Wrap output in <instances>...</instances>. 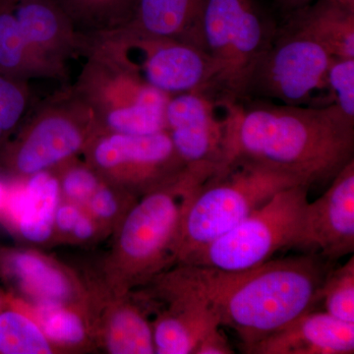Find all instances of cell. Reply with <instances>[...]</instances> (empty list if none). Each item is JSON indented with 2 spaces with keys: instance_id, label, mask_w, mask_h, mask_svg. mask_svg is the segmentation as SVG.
<instances>
[{
  "instance_id": "cell-29",
  "label": "cell",
  "mask_w": 354,
  "mask_h": 354,
  "mask_svg": "<svg viewBox=\"0 0 354 354\" xmlns=\"http://www.w3.org/2000/svg\"><path fill=\"white\" fill-rule=\"evenodd\" d=\"M59 184L65 196L82 202L90 199L100 187L99 176L92 167L73 165L64 171Z\"/></svg>"
},
{
  "instance_id": "cell-19",
  "label": "cell",
  "mask_w": 354,
  "mask_h": 354,
  "mask_svg": "<svg viewBox=\"0 0 354 354\" xmlns=\"http://www.w3.org/2000/svg\"><path fill=\"white\" fill-rule=\"evenodd\" d=\"M171 298V308L158 317L153 326L155 353L194 354L209 330L221 326L195 302L181 297Z\"/></svg>"
},
{
  "instance_id": "cell-15",
  "label": "cell",
  "mask_w": 354,
  "mask_h": 354,
  "mask_svg": "<svg viewBox=\"0 0 354 354\" xmlns=\"http://www.w3.org/2000/svg\"><path fill=\"white\" fill-rule=\"evenodd\" d=\"M26 38L44 55L67 67V62L85 55L91 37L77 31L55 0L9 1Z\"/></svg>"
},
{
  "instance_id": "cell-3",
  "label": "cell",
  "mask_w": 354,
  "mask_h": 354,
  "mask_svg": "<svg viewBox=\"0 0 354 354\" xmlns=\"http://www.w3.org/2000/svg\"><path fill=\"white\" fill-rule=\"evenodd\" d=\"M304 181L234 158L218 167L191 193L184 209L176 260L232 230L279 191Z\"/></svg>"
},
{
  "instance_id": "cell-33",
  "label": "cell",
  "mask_w": 354,
  "mask_h": 354,
  "mask_svg": "<svg viewBox=\"0 0 354 354\" xmlns=\"http://www.w3.org/2000/svg\"><path fill=\"white\" fill-rule=\"evenodd\" d=\"M95 232V225L93 221L88 216L81 215L79 220L77 221L76 225L72 230V234L76 239L80 241H86L93 236Z\"/></svg>"
},
{
  "instance_id": "cell-37",
  "label": "cell",
  "mask_w": 354,
  "mask_h": 354,
  "mask_svg": "<svg viewBox=\"0 0 354 354\" xmlns=\"http://www.w3.org/2000/svg\"><path fill=\"white\" fill-rule=\"evenodd\" d=\"M1 198H2V189H1V186H0V201H1Z\"/></svg>"
},
{
  "instance_id": "cell-4",
  "label": "cell",
  "mask_w": 354,
  "mask_h": 354,
  "mask_svg": "<svg viewBox=\"0 0 354 354\" xmlns=\"http://www.w3.org/2000/svg\"><path fill=\"white\" fill-rule=\"evenodd\" d=\"M85 57L87 62L73 88L92 109L99 133L165 131L169 95L145 82L95 36H91Z\"/></svg>"
},
{
  "instance_id": "cell-12",
  "label": "cell",
  "mask_w": 354,
  "mask_h": 354,
  "mask_svg": "<svg viewBox=\"0 0 354 354\" xmlns=\"http://www.w3.org/2000/svg\"><path fill=\"white\" fill-rule=\"evenodd\" d=\"M221 106L218 100L204 92L169 97L165 130L188 167L216 171L227 160V124Z\"/></svg>"
},
{
  "instance_id": "cell-23",
  "label": "cell",
  "mask_w": 354,
  "mask_h": 354,
  "mask_svg": "<svg viewBox=\"0 0 354 354\" xmlns=\"http://www.w3.org/2000/svg\"><path fill=\"white\" fill-rule=\"evenodd\" d=\"M12 267L23 285L41 302L62 304L71 295V286L64 274L35 254H17Z\"/></svg>"
},
{
  "instance_id": "cell-6",
  "label": "cell",
  "mask_w": 354,
  "mask_h": 354,
  "mask_svg": "<svg viewBox=\"0 0 354 354\" xmlns=\"http://www.w3.org/2000/svg\"><path fill=\"white\" fill-rule=\"evenodd\" d=\"M213 172L188 167L176 180L146 193L133 205L120 235V255L129 278L153 276L171 259L169 252L176 260L186 203Z\"/></svg>"
},
{
  "instance_id": "cell-21",
  "label": "cell",
  "mask_w": 354,
  "mask_h": 354,
  "mask_svg": "<svg viewBox=\"0 0 354 354\" xmlns=\"http://www.w3.org/2000/svg\"><path fill=\"white\" fill-rule=\"evenodd\" d=\"M81 34H104L127 26L137 0H55Z\"/></svg>"
},
{
  "instance_id": "cell-26",
  "label": "cell",
  "mask_w": 354,
  "mask_h": 354,
  "mask_svg": "<svg viewBox=\"0 0 354 354\" xmlns=\"http://www.w3.org/2000/svg\"><path fill=\"white\" fill-rule=\"evenodd\" d=\"M39 321L41 329L48 341L77 344L85 339L83 321L74 312L62 308V304L41 302Z\"/></svg>"
},
{
  "instance_id": "cell-24",
  "label": "cell",
  "mask_w": 354,
  "mask_h": 354,
  "mask_svg": "<svg viewBox=\"0 0 354 354\" xmlns=\"http://www.w3.org/2000/svg\"><path fill=\"white\" fill-rule=\"evenodd\" d=\"M0 353L48 354L50 344L41 327L18 312L0 314Z\"/></svg>"
},
{
  "instance_id": "cell-20",
  "label": "cell",
  "mask_w": 354,
  "mask_h": 354,
  "mask_svg": "<svg viewBox=\"0 0 354 354\" xmlns=\"http://www.w3.org/2000/svg\"><path fill=\"white\" fill-rule=\"evenodd\" d=\"M59 193V180L46 171L30 176L25 189L16 196L13 209L19 218L21 234L27 241L41 243L50 239Z\"/></svg>"
},
{
  "instance_id": "cell-28",
  "label": "cell",
  "mask_w": 354,
  "mask_h": 354,
  "mask_svg": "<svg viewBox=\"0 0 354 354\" xmlns=\"http://www.w3.org/2000/svg\"><path fill=\"white\" fill-rule=\"evenodd\" d=\"M333 104L354 120V58H333L328 71Z\"/></svg>"
},
{
  "instance_id": "cell-7",
  "label": "cell",
  "mask_w": 354,
  "mask_h": 354,
  "mask_svg": "<svg viewBox=\"0 0 354 354\" xmlns=\"http://www.w3.org/2000/svg\"><path fill=\"white\" fill-rule=\"evenodd\" d=\"M278 27L256 0H205V50L218 68L211 94L215 99H239L247 73L271 43Z\"/></svg>"
},
{
  "instance_id": "cell-31",
  "label": "cell",
  "mask_w": 354,
  "mask_h": 354,
  "mask_svg": "<svg viewBox=\"0 0 354 354\" xmlns=\"http://www.w3.org/2000/svg\"><path fill=\"white\" fill-rule=\"evenodd\" d=\"M230 342L221 330V327L213 328L203 337L198 344L194 354H232Z\"/></svg>"
},
{
  "instance_id": "cell-14",
  "label": "cell",
  "mask_w": 354,
  "mask_h": 354,
  "mask_svg": "<svg viewBox=\"0 0 354 354\" xmlns=\"http://www.w3.org/2000/svg\"><path fill=\"white\" fill-rule=\"evenodd\" d=\"M241 349L248 354H353L354 323L311 310Z\"/></svg>"
},
{
  "instance_id": "cell-34",
  "label": "cell",
  "mask_w": 354,
  "mask_h": 354,
  "mask_svg": "<svg viewBox=\"0 0 354 354\" xmlns=\"http://www.w3.org/2000/svg\"><path fill=\"white\" fill-rule=\"evenodd\" d=\"M281 10L285 14L297 10L298 8L308 6L313 0H277Z\"/></svg>"
},
{
  "instance_id": "cell-11",
  "label": "cell",
  "mask_w": 354,
  "mask_h": 354,
  "mask_svg": "<svg viewBox=\"0 0 354 354\" xmlns=\"http://www.w3.org/2000/svg\"><path fill=\"white\" fill-rule=\"evenodd\" d=\"M85 150L97 174L145 194L176 180L188 169L167 130L149 135L97 133Z\"/></svg>"
},
{
  "instance_id": "cell-16",
  "label": "cell",
  "mask_w": 354,
  "mask_h": 354,
  "mask_svg": "<svg viewBox=\"0 0 354 354\" xmlns=\"http://www.w3.org/2000/svg\"><path fill=\"white\" fill-rule=\"evenodd\" d=\"M204 3L205 0H137L131 20L120 29L143 36L176 39L205 50Z\"/></svg>"
},
{
  "instance_id": "cell-17",
  "label": "cell",
  "mask_w": 354,
  "mask_h": 354,
  "mask_svg": "<svg viewBox=\"0 0 354 354\" xmlns=\"http://www.w3.org/2000/svg\"><path fill=\"white\" fill-rule=\"evenodd\" d=\"M288 27L304 32L335 58H354V7L339 0H313L286 14Z\"/></svg>"
},
{
  "instance_id": "cell-32",
  "label": "cell",
  "mask_w": 354,
  "mask_h": 354,
  "mask_svg": "<svg viewBox=\"0 0 354 354\" xmlns=\"http://www.w3.org/2000/svg\"><path fill=\"white\" fill-rule=\"evenodd\" d=\"M82 213L72 204H65L57 207L55 212V225L64 232H72L74 225Z\"/></svg>"
},
{
  "instance_id": "cell-25",
  "label": "cell",
  "mask_w": 354,
  "mask_h": 354,
  "mask_svg": "<svg viewBox=\"0 0 354 354\" xmlns=\"http://www.w3.org/2000/svg\"><path fill=\"white\" fill-rule=\"evenodd\" d=\"M326 313L354 323V257L351 256L342 267L328 272L320 290Z\"/></svg>"
},
{
  "instance_id": "cell-27",
  "label": "cell",
  "mask_w": 354,
  "mask_h": 354,
  "mask_svg": "<svg viewBox=\"0 0 354 354\" xmlns=\"http://www.w3.org/2000/svg\"><path fill=\"white\" fill-rule=\"evenodd\" d=\"M27 81L0 74V127L10 131L24 118L29 108Z\"/></svg>"
},
{
  "instance_id": "cell-35",
  "label": "cell",
  "mask_w": 354,
  "mask_h": 354,
  "mask_svg": "<svg viewBox=\"0 0 354 354\" xmlns=\"http://www.w3.org/2000/svg\"><path fill=\"white\" fill-rule=\"evenodd\" d=\"M4 131L2 130V128L0 127V138H1L2 134H3Z\"/></svg>"
},
{
  "instance_id": "cell-9",
  "label": "cell",
  "mask_w": 354,
  "mask_h": 354,
  "mask_svg": "<svg viewBox=\"0 0 354 354\" xmlns=\"http://www.w3.org/2000/svg\"><path fill=\"white\" fill-rule=\"evenodd\" d=\"M99 133L92 109L72 86L34 109L16 150L14 164L31 176L64 164Z\"/></svg>"
},
{
  "instance_id": "cell-1",
  "label": "cell",
  "mask_w": 354,
  "mask_h": 354,
  "mask_svg": "<svg viewBox=\"0 0 354 354\" xmlns=\"http://www.w3.org/2000/svg\"><path fill=\"white\" fill-rule=\"evenodd\" d=\"M328 272L324 258L306 253L237 272L180 265L160 288L202 306L245 346L311 311Z\"/></svg>"
},
{
  "instance_id": "cell-10",
  "label": "cell",
  "mask_w": 354,
  "mask_h": 354,
  "mask_svg": "<svg viewBox=\"0 0 354 354\" xmlns=\"http://www.w3.org/2000/svg\"><path fill=\"white\" fill-rule=\"evenodd\" d=\"M101 36L145 82L169 97L189 92L212 94L218 68L198 46L124 29Z\"/></svg>"
},
{
  "instance_id": "cell-2",
  "label": "cell",
  "mask_w": 354,
  "mask_h": 354,
  "mask_svg": "<svg viewBox=\"0 0 354 354\" xmlns=\"http://www.w3.org/2000/svg\"><path fill=\"white\" fill-rule=\"evenodd\" d=\"M221 104L227 124L225 162L245 158L311 186L333 180L353 160L354 120L335 104L320 108L261 100Z\"/></svg>"
},
{
  "instance_id": "cell-13",
  "label": "cell",
  "mask_w": 354,
  "mask_h": 354,
  "mask_svg": "<svg viewBox=\"0 0 354 354\" xmlns=\"http://www.w3.org/2000/svg\"><path fill=\"white\" fill-rule=\"evenodd\" d=\"M293 248L335 260L354 251V160L333 179L328 190L307 202Z\"/></svg>"
},
{
  "instance_id": "cell-8",
  "label": "cell",
  "mask_w": 354,
  "mask_h": 354,
  "mask_svg": "<svg viewBox=\"0 0 354 354\" xmlns=\"http://www.w3.org/2000/svg\"><path fill=\"white\" fill-rule=\"evenodd\" d=\"M332 55L304 32L286 24L256 59L244 79L237 101L261 100L301 106L328 88Z\"/></svg>"
},
{
  "instance_id": "cell-5",
  "label": "cell",
  "mask_w": 354,
  "mask_h": 354,
  "mask_svg": "<svg viewBox=\"0 0 354 354\" xmlns=\"http://www.w3.org/2000/svg\"><path fill=\"white\" fill-rule=\"evenodd\" d=\"M309 187L299 184L279 191L239 225L179 263L221 271H243L272 260L283 249L293 248L308 202Z\"/></svg>"
},
{
  "instance_id": "cell-36",
  "label": "cell",
  "mask_w": 354,
  "mask_h": 354,
  "mask_svg": "<svg viewBox=\"0 0 354 354\" xmlns=\"http://www.w3.org/2000/svg\"><path fill=\"white\" fill-rule=\"evenodd\" d=\"M9 1H13V0H0V3H2V2H9Z\"/></svg>"
},
{
  "instance_id": "cell-30",
  "label": "cell",
  "mask_w": 354,
  "mask_h": 354,
  "mask_svg": "<svg viewBox=\"0 0 354 354\" xmlns=\"http://www.w3.org/2000/svg\"><path fill=\"white\" fill-rule=\"evenodd\" d=\"M90 208L95 216L106 220L118 214L120 203L113 191L106 187H99L90 198Z\"/></svg>"
},
{
  "instance_id": "cell-18",
  "label": "cell",
  "mask_w": 354,
  "mask_h": 354,
  "mask_svg": "<svg viewBox=\"0 0 354 354\" xmlns=\"http://www.w3.org/2000/svg\"><path fill=\"white\" fill-rule=\"evenodd\" d=\"M0 69L20 79L64 81L67 67L53 62L23 34L10 2L0 3Z\"/></svg>"
},
{
  "instance_id": "cell-22",
  "label": "cell",
  "mask_w": 354,
  "mask_h": 354,
  "mask_svg": "<svg viewBox=\"0 0 354 354\" xmlns=\"http://www.w3.org/2000/svg\"><path fill=\"white\" fill-rule=\"evenodd\" d=\"M106 346L113 354L155 353L153 327L136 307L121 306L109 320Z\"/></svg>"
}]
</instances>
